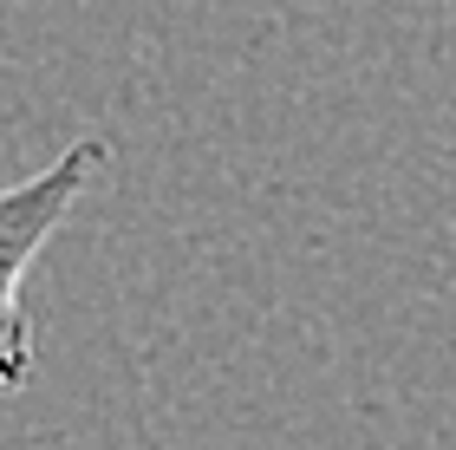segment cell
Segmentation results:
<instances>
[{
	"instance_id": "obj_1",
	"label": "cell",
	"mask_w": 456,
	"mask_h": 450,
	"mask_svg": "<svg viewBox=\"0 0 456 450\" xmlns=\"http://www.w3.org/2000/svg\"><path fill=\"white\" fill-rule=\"evenodd\" d=\"M111 163L105 137H78L66 144L46 170L20 176L0 196V379L27 385L33 372V326H27V261L39 255V241H53V229L66 222V209L92 190V176Z\"/></svg>"
}]
</instances>
